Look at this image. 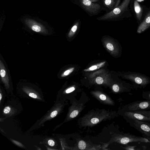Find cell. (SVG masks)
Instances as JSON below:
<instances>
[{
    "mask_svg": "<svg viewBox=\"0 0 150 150\" xmlns=\"http://www.w3.org/2000/svg\"><path fill=\"white\" fill-rule=\"evenodd\" d=\"M102 103L109 105H114V101L109 96L104 94L98 93L93 95Z\"/></svg>",
    "mask_w": 150,
    "mask_h": 150,
    "instance_id": "cell-13",
    "label": "cell"
},
{
    "mask_svg": "<svg viewBox=\"0 0 150 150\" xmlns=\"http://www.w3.org/2000/svg\"><path fill=\"white\" fill-rule=\"evenodd\" d=\"M142 96L143 98L150 101V91L143 92Z\"/></svg>",
    "mask_w": 150,
    "mask_h": 150,
    "instance_id": "cell-19",
    "label": "cell"
},
{
    "mask_svg": "<svg viewBox=\"0 0 150 150\" xmlns=\"http://www.w3.org/2000/svg\"><path fill=\"white\" fill-rule=\"evenodd\" d=\"M91 2L94 3V2H97L98 1H100V0H89Z\"/></svg>",
    "mask_w": 150,
    "mask_h": 150,
    "instance_id": "cell-29",
    "label": "cell"
},
{
    "mask_svg": "<svg viewBox=\"0 0 150 150\" xmlns=\"http://www.w3.org/2000/svg\"><path fill=\"white\" fill-rule=\"evenodd\" d=\"M103 79L101 77L98 76L97 77L96 79V83L98 84H101L103 82Z\"/></svg>",
    "mask_w": 150,
    "mask_h": 150,
    "instance_id": "cell-21",
    "label": "cell"
},
{
    "mask_svg": "<svg viewBox=\"0 0 150 150\" xmlns=\"http://www.w3.org/2000/svg\"><path fill=\"white\" fill-rule=\"evenodd\" d=\"M130 4L133 7V12L136 20L140 24L143 19L147 8L144 5L140 4L137 0H132Z\"/></svg>",
    "mask_w": 150,
    "mask_h": 150,
    "instance_id": "cell-6",
    "label": "cell"
},
{
    "mask_svg": "<svg viewBox=\"0 0 150 150\" xmlns=\"http://www.w3.org/2000/svg\"><path fill=\"white\" fill-rule=\"evenodd\" d=\"M58 113V112L57 110H54L50 114V116L52 118L55 117Z\"/></svg>",
    "mask_w": 150,
    "mask_h": 150,
    "instance_id": "cell-25",
    "label": "cell"
},
{
    "mask_svg": "<svg viewBox=\"0 0 150 150\" xmlns=\"http://www.w3.org/2000/svg\"><path fill=\"white\" fill-rule=\"evenodd\" d=\"M124 149L127 150H139L142 149L138 148L137 145H127L123 147Z\"/></svg>",
    "mask_w": 150,
    "mask_h": 150,
    "instance_id": "cell-14",
    "label": "cell"
},
{
    "mask_svg": "<svg viewBox=\"0 0 150 150\" xmlns=\"http://www.w3.org/2000/svg\"><path fill=\"white\" fill-rule=\"evenodd\" d=\"M48 144L51 146H53L55 144L54 142L52 140L50 139L48 141Z\"/></svg>",
    "mask_w": 150,
    "mask_h": 150,
    "instance_id": "cell-27",
    "label": "cell"
},
{
    "mask_svg": "<svg viewBox=\"0 0 150 150\" xmlns=\"http://www.w3.org/2000/svg\"><path fill=\"white\" fill-rule=\"evenodd\" d=\"M147 138L149 140V141H150V138Z\"/></svg>",
    "mask_w": 150,
    "mask_h": 150,
    "instance_id": "cell-31",
    "label": "cell"
},
{
    "mask_svg": "<svg viewBox=\"0 0 150 150\" xmlns=\"http://www.w3.org/2000/svg\"><path fill=\"white\" fill-rule=\"evenodd\" d=\"M116 115L115 112H109L105 110L90 111L81 119V125L83 127L92 126Z\"/></svg>",
    "mask_w": 150,
    "mask_h": 150,
    "instance_id": "cell-2",
    "label": "cell"
},
{
    "mask_svg": "<svg viewBox=\"0 0 150 150\" xmlns=\"http://www.w3.org/2000/svg\"><path fill=\"white\" fill-rule=\"evenodd\" d=\"M24 22L27 26L35 32L44 34H47L48 33L45 26L33 19L26 18Z\"/></svg>",
    "mask_w": 150,
    "mask_h": 150,
    "instance_id": "cell-7",
    "label": "cell"
},
{
    "mask_svg": "<svg viewBox=\"0 0 150 150\" xmlns=\"http://www.w3.org/2000/svg\"><path fill=\"white\" fill-rule=\"evenodd\" d=\"M120 1H121V0H117L116 7L119 5V4L120 3Z\"/></svg>",
    "mask_w": 150,
    "mask_h": 150,
    "instance_id": "cell-28",
    "label": "cell"
},
{
    "mask_svg": "<svg viewBox=\"0 0 150 150\" xmlns=\"http://www.w3.org/2000/svg\"><path fill=\"white\" fill-rule=\"evenodd\" d=\"M150 110V101L138 100L128 104L123 107L122 110L134 111Z\"/></svg>",
    "mask_w": 150,
    "mask_h": 150,
    "instance_id": "cell-5",
    "label": "cell"
},
{
    "mask_svg": "<svg viewBox=\"0 0 150 150\" xmlns=\"http://www.w3.org/2000/svg\"><path fill=\"white\" fill-rule=\"evenodd\" d=\"M120 114L125 119H129L150 122V117L134 112L121 110Z\"/></svg>",
    "mask_w": 150,
    "mask_h": 150,
    "instance_id": "cell-8",
    "label": "cell"
},
{
    "mask_svg": "<svg viewBox=\"0 0 150 150\" xmlns=\"http://www.w3.org/2000/svg\"><path fill=\"white\" fill-rule=\"evenodd\" d=\"M106 46L107 48L110 51H112L114 50V48L113 46L111 43H107Z\"/></svg>",
    "mask_w": 150,
    "mask_h": 150,
    "instance_id": "cell-22",
    "label": "cell"
},
{
    "mask_svg": "<svg viewBox=\"0 0 150 150\" xmlns=\"http://www.w3.org/2000/svg\"><path fill=\"white\" fill-rule=\"evenodd\" d=\"M150 27V7L147 8L145 12L143 19L139 24L137 32L141 33Z\"/></svg>",
    "mask_w": 150,
    "mask_h": 150,
    "instance_id": "cell-9",
    "label": "cell"
},
{
    "mask_svg": "<svg viewBox=\"0 0 150 150\" xmlns=\"http://www.w3.org/2000/svg\"><path fill=\"white\" fill-rule=\"evenodd\" d=\"M29 96L33 98H37V96L35 94L33 93H29Z\"/></svg>",
    "mask_w": 150,
    "mask_h": 150,
    "instance_id": "cell-26",
    "label": "cell"
},
{
    "mask_svg": "<svg viewBox=\"0 0 150 150\" xmlns=\"http://www.w3.org/2000/svg\"><path fill=\"white\" fill-rule=\"evenodd\" d=\"M2 95H1V93H0V101L2 99Z\"/></svg>",
    "mask_w": 150,
    "mask_h": 150,
    "instance_id": "cell-30",
    "label": "cell"
},
{
    "mask_svg": "<svg viewBox=\"0 0 150 150\" xmlns=\"http://www.w3.org/2000/svg\"><path fill=\"white\" fill-rule=\"evenodd\" d=\"M11 109L10 107L7 106L4 108V112L5 114H8L10 112Z\"/></svg>",
    "mask_w": 150,
    "mask_h": 150,
    "instance_id": "cell-24",
    "label": "cell"
},
{
    "mask_svg": "<svg viewBox=\"0 0 150 150\" xmlns=\"http://www.w3.org/2000/svg\"><path fill=\"white\" fill-rule=\"evenodd\" d=\"M131 0H123L120 5L96 19L99 21H115L131 17L132 15L129 7Z\"/></svg>",
    "mask_w": 150,
    "mask_h": 150,
    "instance_id": "cell-1",
    "label": "cell"
},
{
    "mask_svg": "<svg viewBox=\"0 0 150 150\" xmlns=\"http://www.w3.org/2000/svg\"><path fill=\"white\" fill-rule=\"evenodd\" d=\"M0 74L2 81L7 86L8 85L9 78L8 74L3 63L0 60Z\"/></svg>",
    "mask_w": 150,
    "mask_h": 150,
    "instance_id": "cell-12",
    "label": "cell"
},
{
    "mask_svg": "<svg viewBox=\"0 0 150 150\" xmlns=\"http://www.w3.org/2000/svg\"><path fill=\"white\" fill-rule=\"evenodd\" d=\"M105 62H103L99 64V65H93L91 67H90L88 69H86L84 70V71H93L95 70L96 69H97L99 68L100 67H101L102 65L104 64Z\"/></svg>",
    "mask_w": 150,
    "mask_h": 150,
    "instance_id": "cell-17",
    "label": "cell"
},
{
    "mask_svg": "<svg viewBox=\"0 0 150 150\" xmlns=\"http://www.w3.org/2000/svg\"><path fill=\"white\" fill-rule=\"evenodd\" d=\"M78 147L79 149H85L86 147V143L84 141L81 140L78 143Z\"/></svg>",
    "mask_w": 150,
    "mask_h": 150,
    "instance_id": "cell-15",
    "label": "cell"
},
{
    "mask_svg": "<svg viewBox=\"0 0 150 150\" xmlns=\"http://www.w3.org/2000/svg\"><path fill=\"white\" fill-rule=\"evenodd\" d=\"M75 90V88L74 86L70 87L67 89L65 91V93L67 94H71L72 93H74Z\"/></svg>",
    "mask_w": 150,
    "mask_h": 150,
    "instance_id": "cell-20",
    "label": "cell"
},
{
    "mask_svg": "<svg viewBox=\"0 0 150 150\" xmlns=\"http://www.w3.org/2000/svg\"><path fill=\"white\" fill-rule=\"evenodd\" d=\"M73 2L80 7L90 16L97 15L102 10L99 4L93 3L89 0H76Z\"/></svg>",
    "mask_w": 150,
    "mask_h": 150,
    "instance_id": "cell-3",
    "label": "cell"
},
{
    "mask_svg": "<svg viewBox=\"0 0 150 150\" xmlns=\"http://www.w3.org/2000/svg\"><path fill=\"white\" fill-rule=\"evenodd\" d=\"M73 1V2L76 0H72Z\"/></svg>",
    "mask_w": 150,
    "mask_h": 150,
    "instance_id": "cell-32",
    "label": "cell"
},
{
    "mask_svg": "<svg viewBox=\"0 0 150 150\" xmlns=\"http://www.w3.org/2000/svg\"><path fill=\"white\" fill-rule=\"evenodd\" d=\"M130 125L140 132L144 137L150 138V123L149 122L125 119Z\"/></svg>",
    "mask_w": 150,
    "mask_h": 150,
    "instance_id": "cell-4",
    "label": "cell"
},
{
    "mask_svg": "<svg viewBox=\"0 0 150 150\" xmlns=\"http://www.w3.org/2000/svg\"><path fill=\"white\" fill-rule=\"evenodd\" d=\"M133 112L142 114L150 118V110L135 111Z\"/></svg>",
    "mask_w": 150,
    "mask_h": 150,
    "instance_id": "cell-16",
    "label": "cell"
},
{
    "mask_svg": "<svg viewBox=\"0 0 150 150\" xmlns=\"http://www.w3.org/2000/svg\"><path fill=\"white\" fill-rule=\"evenodd\" d=\"M71 72V70L70 69H68L65 71L63 74H62L61 76L62 77H64L67 76Z\"/></svg>",
    "mask_w": 150,
    "mask_h": 150,
    "instance_id": "cell-23",
    "label": "cell"
},
{
    "mask_svg": "<svg viewBox=\"0 0 150 150\" xmlns=\"http://www.w3.org/2000/svg\"><path fill=\"white\" fill-rule=\"evenodd\" d=\"M75 100L73 101L72 109L69 114L70 119H73L76 117L83 109L84 104L83 102H77Z\"/></svg>",
    "mask_w": 150,
    "mask_h": 150,
    "instance_id": "cell-10",
    "label": "cell"
},
{
    "mask_svg": "<svg viewBox=\"0 0 150 150\" xmlns=\"http://www.w3.org/2000/svg\"><path fill=\"white\" fill-rule=\"evenodd\" d=\"M112 89L113 91L115 93L122 92L119 86L117 84H114L112 86Z\"/></svg>",
    "mask_w": 150,
    "mask_h": 150,
    "instance_id": "cell-18",
    "label": "cell"
},
{
    "mask_svg": "<svg viewBox=\"0 0 150 150\" xmlns=\"http://www.w3.org/2000/svg\"><path fill=\"white\" fill-rule=\"evenodd\" d=\"M117 0H100V5L102 10L108 12L116 7Z\"/></svg>",
    "mask_w": 150,
    "mask_h": 150,
    "instance_id": "cell-11",
    "label": "cell"
}]
</instances>
